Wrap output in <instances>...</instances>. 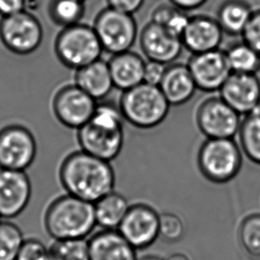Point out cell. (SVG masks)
Listing matches in <instances>:
<instances>
[{
  "instance_id": "obj_25",
  "label": "cell",
  "mask_w": 260,
  "mask_h": 260,
  "mask_svg": "<svg viewBox=\"0 0 260 260\" xmlns=\"http://www.w3.org/2000/svg\"><path fill=\"white\" fill-rule=\"evenodd\" d=\"M225 52L232 73L257 75L259 72V53L243 40L229 46Z\"/></svg>"
},
{
  "instance_id": "obj_36",
  "label": "cell",
  "mask_w": 260,
  "mask_h": 260,
  "mask_svg": "<svg viewBox=\"0 0 260 260\" xmlns=\"http://www.w3.org/2000/svg\"><path fill=\"white\" fill-rule=\"evenodd\" d=\"M26 8V0H0V17L21 13Z\"/></svg>"
},
{
  "instance_id": "obj_34",
  "label": "cell",
  "mask_w": 260,
  "mask_h": 260,
  "mask_svg": "<svg viewBox=\"0 0 260 260\" xmlns=\"http://www.w3.org/2000/svg\"><path fill=\"white\" fill-rule=\"evenodd\" d=\"M167 65L155 61L146 62L144 72V83L159 86L166 73Z\"/></svg>"
},
{
  "instance_id": "obj_7",
  "label": "cell",
  "mask_w": 260,
  "mask_h": 260,
  "mask_svg": "<svg viewBox=\"0 0 260 260\" xmlns=\"http://www.w3.org/2000/svg\"><path fill=\"white\" fill-rule=\"evenodd\" d=\"M92 27L103 50L112 55L130 51L137 39V23L133 14L111 7L97 14Z\"/></svg>"
},
{
  "instance_id": "obj_1",
  "label": "cell",
  "mask_w": 260,
  "mask_h": 260,
  "mask_svg": "<svg viewBox=\"0 0 260 260\" xmlns=\"http://www.w3.org/2000/svg\"><path fill=\"white\" fill-rule=\"evenodd\" d=\"M59 179L67 193L92 204L114 191L116 186V174L110 162L81 149L63 159Z\"/></svg>"
},
{
  "instance_id": "obj_30",
  "label": "cell",
  "mask_w": 260,
  "mask_h": 260,
  "mask_svg": "<svg viewBox=\"0 0 260 260\" xmlns=\"http://www.w3.org/2000/svg\"><path fill=\"white\" fill-rule=\"evenodd\" d=\"M50 250L61 260H90L89 242L85 238L56 241Z\"/></svg>"
},
{
  "instance_id": "obj_9",
  "label": "cell",
  "mask_w": 260,
  "mask_h": 260,
  "mask_svg": "<svg viewBox=\"0 0 260 260\" xmlns=\"http://www.w3.org/2000/svg\"><path fill=\"white\" fill-rule=\"evenodd\" d=\"M242 120L243 116L220 96L204 100L196 114L197 126L206 139H235Z\"/></svg>"
},
{
  "instance_id": "obj_13",
  "label": "cell",
  "mask_w": 260,
  "mask_h": 260,
  "mask_svg": "<svg viewBox=\"0 0 260 260\" xmlns=\"http://www.w3.org/2000/svg\"><path fill=\"white\" fill-rule=\"evenodd\" d=\"M186 65L197 89L206 92L219 91L232 73L225 52L220 49L192 54Z\"/></svg>"
},
{
  "instance_id": "obj_15",
  "label": "cell",
  "mask_w": 260,
  "mask_h": 260,
  "mask_svg": "<svg viewBox=\"0 0 260 260\" xmlns=\"http://www.w3.org/2000/svg\"><path fill=\"white\" fill-rule=\"evenodd\" d=\"M30 179L25 171L0 168V217H17L31 198Z\"/></svg>"
},
{
  "instance_id": "obj_37",
  "label": "cell",
  "mask_w": 260,
  "mask_h": 260,
  "mask_svg": "<svg viewBox=\"0 0 260 260\" xmlns=\"http://www.w3.org/2000/svg\"><path fill=\"white\" fill-rule=\"evenodd\" d=\"M208 0H170V2L174 7L185 11L196 10L199 7H203Z\"/></svg>"
},
{
  "instance_id": "obj_38",
  "label": "cell",
  "mask_w": 260,
  "mask_h": 260,
  "mask_svg": "<svg viewBox=\"0 0 260 260\" xmlns=\"http://www.w3.org/2000/svg\"><path fill=\"white\" fill-rule=\"evenodd\" d=\"M167 260H190L189 257L186 256V254L180 253H174L173 255H171Z\"/></svg>"
},
{
  "instance_id": "obj_40",
  "label": "cell",
  "mask_w": 260,
  "mask_h": 260,
  "mask_svg": "<svg viewBox=\"0 0 260 260\" xmlns=\"http://www.w3.org/2000/svg\"><path fill=\"white\" fill-rule=\"evenodd\" d=\"M45 260H61L60 257L56 256L55 254L53 253L51 250H49V253L47 255V257H46Z\"/></svg>"
},
{
  "instance_id": "obj_26",
  "label": "cell",
  "mask_w": 260,
  "mask_h": 260,
  "mask_svg": "<svg viewBox=\"0 0 260 260\" xmlns=\"http://www.w3.org/2000/svg\"><path fill=\"white\" fill-rule=\"evenodd\" d=\"M85 12V2L81 0H51L48 7L50 19L62 28L80 23Z\"/></svg>"
},
{
  "instance_id": "obj_39",
  "label": "cell",
  "mask_w": 260,
  "mask_h": 260,
  "mask_svg": "<svg viewBox=\"0 0 260 260\" xmlns=\"http://www.w3.org/2000/svg\"><path fill=\"white\" fill-rule=\"evenodd\" d=\"M138 260H167L162 258V257H158V256H155V255H148V256H145V257H141L140 259Z\"/></svg>"
},
{
  "instance_id": "obj_20",
  "label": "cell",
  "mask_w": 260,
  "mask_h": 260,
  "mask_svg": "<svg viewBox=\"0 0 260 260\" xmlns=\"http://www.w3.org/2000/svg\"><path fill=\"white\" fill-rule=\"evenodd\" d=\"M108 63L116 89L124 91L144 83L146 61L140 54L132 51L117 53Z\"/></svg>"
},
{
  "instance_id": "obj_17",
  "label": "cell",
  "mask_w": 260,
  "mask_h": 260,
  "mask_svg": "<svg viewBox=\"0 0 260 260\" xmlns=\"http://www.w3.org/2000/svg\"><path fill=\"white\" fill-rule=\"evenodd\" d=\"M224 31L216 18L208 15L190 17L181 35L183 46L192 54L219 49Z\"/></svg>"
},
{
  "instance_id": "obj_11",
  "label": "cell",
  "mask_w": 260,
  "mask_h": 260,
  "mask_svg": "<svg viewBox=\"0 0 260 260\" xmlns=\"http://www.w3.org/2000/svg\"><path fill=\"white\" fill-rule=\"evenodd\" d=\"M38 146L28 128L11 124L0 130V168L25 171L35 161Z\"/></svg>"
},
{
  "instance_id": "obj_8",
  "label": "cell",
  "mask_w": 260,
  "mask_h": 260,
  "mask_svg": "<svg viewBox=\"0 0 260 260\" xmlns=\"http://www.w3.org/2000/svg\"><path fill=\"white\" fill-rule=\"evenodd\" d=\"M44 38L39 19L24 10L0 19V41L11 53L28 55L39 49Z\"/></svg>"
},
{
  "instance_id": "obj_33",
  "label": "cell",
  "mask_w": 260,
  "mask_h": 260,
  "mask_svg": "<svg viewBox=\"0 0 260 260\" xmlns=\"http://www.w3.org/2000/svg\"><path fill=\"white\" fill-rule=\"evenodd\" d=\"M242 38L244 42L250 45L260 54V7L254 8Z\"/></svg>"
},
{
  "instance_id": "obj_18",
  "label": "cell",
  "mask_w": 260,
  "mask_h": 260,
  "mask_svg": "<svg viewBox=\"0 0 260 260\" xmlns=\"http://www.w3.org/2000/svg\"><path fill=\"white\" fill-rule=\"evenodd\" d=\"M88 242L90 260H138L136 249L117 229H103Z\"/></svg>"
},
{
  "instance_id": "obj_42",
  "label": "cell",
  "mask_w": 260,
  "mask_h": 260,
  "mask_svg": "<svg viewBox=\"0 0 260 260\" xmlns=\"http://www.w3.org/2000/svg\"><path fill=\"white\" fill-rule=\"evenodd\" d=\"M0 218H1V217H0Z\"/></svg>"
},
{
  "instance_id": "obj_28",
  "label": "cell",
  "mask_w": 260,
  "mask_h": 260,
  "mask_svg": "<svg viewBox=\"0 0 260 260\" xmlns=\"http://www.w3.org/2000/svg\"><path fill=\"white\" fill-rule=\"evenodd\" d=\"M21 229L13 223L0 221V260H16L22 243Z\"/></svg>"
},
{
  "instance_id": "obj_14",
  "label": "cell",
  "mask_w": 260,
  "mask_h": 260,
  "mask_svg": "<svg viewBox=\"0 0 260 260\" xmlns=\"http://www.w3.org/2000/svg\"><path fill=\"white\" fill-rule=\"evenodd\" d=\"M140 45L148 60L165 65L173 63L184 47L180 37L151 21L141 30Z\"/></svg>"
},
{
  "instance_id": "obj_35",
  "label": "cell",
  "mask_w": 260,
  "mask_h": 260,
  "mask_svg": "<svg viewBox=\"0 0 260 260\" xmlns=\"http://www.w3.org/2000/svg\"><path fill=\"white\" fill-rule=\"evenodd\" d=\"M108 7L126 14H134L141 9L145 0H106Z\"/></svg>"
},
{
  "instance_id": "obj_21",
  "label": "cell",
  "mask_w": 260,
  "mask_h": 260,
  "mask_svg": "<svg viewBox=\"0 0 260 260\" xmlns=\"http://www.w3.org/2000/svg\"><path fill=\"white\" fill-rule=\"evenodd\" d=\"M75 84L95 99H105L114 86L109 63L102 59L76 71Z\"/></svg>"
},
{
  "instance_id": "obj_19",
  "label": "cell",
  "mask_w": 260,
  "mask_h": 260,
  "mask_svg": "<svg viewBox=\"0 0 260 260\" xmlns=\"http://www.w3.org/2000/svg\"><path fill=\"white\" fill-rule=\"evenodd\" d=\"M159 87L171 106L186 104L197 90L187 65L181 63L170 64L166 67Z\"/></svg>"
},
{
  "instance_id": "obj_6",
  "label": "cell",
  "mask_w": 260,
  "mask_h": 260,
  "mask_svg": "<svg viewBox=\"0 0 260 260\" xmlns=\"http://www.w3.org/2000/svg\"><path fill=\"white\" fill-rule=\"evenodd\" d=\"M54 52L60 63L78 71L102 59L104 50L93 27L78 23L59 32L54 41Z\"/></svg>"
},
{
  "instance_id": "obj_5",
  "label": "cell",
  "mask_w": 260,
  "mask_h": 260,
  "mask_svg": "<svg viewBox=\"0 0 260 260\" xmlns=\"http://www.w3.org/2000/svg\"><path fill=\"white\" fill-rule=\"evenodd\" d=\"M243 155L235 139H206L199 148L197 165L209 181L225 184L239 174L243 167Z\"/></svg>"
},
{
  "instance_id": "obj_27",
  "label": "cell",
  "mask_w": 260,
  "mask_h": 260,
  "mask_svg": "<svg viewBox=\"0 0 260 260\" xmlns=\"http://www.w3.org/2000/svg\"><path fill=\"white\" fill-rule=\"evenodd\" d=\"M189 20L190 17L186 15L185 11L179 9L173 5H162L156 7L152 13L151 21L161 25L180 38Z\"/></svg>"
},
{
  "instance_id": "obj_10",
  "label": "cell",
  "mask_w": 260,
  "mask_h": 260,
  "mask_svg": "<svg viewBox=\"0 0 260 260\" xmlns=\"http://www.w3.org/2000/svg\"><path fill=\"white\" fill-rule=\"evenodd\" d=\"M97 106V101L76 84L60 87L52 102L56 119L63 126L77 131L91 120Z\"/></svg>"
},
{
  "instance_id": "obj_12",
  "label": "cell",
  "mask_w": 260,
  "mask_h": 260,
  "mask_svg": "<svg viewBox=\"0 0 260 260\" xmlns=\"http://www.w3.org/2000/svg\"><path fill=\"white\" fill-rule=\"evenodd\" d=\"M159 218L160 214L150 205L133 204L117 230L136 250L146 249L159 237Z\"/></svg>"
},
{
  "instance_id": "obj_3",
  "label": "cell",
  "mask_w": 260,
  "mask_h": 260,
  "mask_svg": "<svg viewBox=\"0 0 260 260\" xmlns=\"http://www.w3.org/2000/svg\"><path fill=\"white\" fill-rule=\"evenodd\" d=\"M44 221L46 231L56 241L83 239L97 225L94 204L66 193L49 204Z\"/></svg>"
},
{
  "instance_id": "obj_31",
  "label": "cell",
  "mask_w": 260,
  "mask_h": 260,
  "mask_svg": "<svg viewBox=\"0 0 260 260\" xmlns=\"http://www.w3.org/2000/svg\"><path fill=\"white\" fill-rule=\"evenodd\" d=\"M185 232V223L179 215L173 212L160 214L159 237L161 236L168 242H177L182 238Z\"/></svg>"
},
{
  "instance_id": "obj_4",
  "label": "cell",
  "mask_w": 260,
  "mask_h": 260,
  "mask_svg": "<svg viewBox=\"0 0 260 260\" xmlns=\"http://www.w3.org/2000/svg\"><path fill=\"white\" fill-rule=\"evenodd\" d=\"M118 107L124 121L139 129L148 130L166 119L171 104L159 86L142 83L123 91Z\"/></svg>"
},
{
  "instance_id": "obj_2",
  "label": "cell",
  "mask_w": 260,
  "mask_h": 260,
  "mask_svg": "<svg viewBox=\"0 0 260 260\" xmlns=\"http://www.w3.org/2000/svg\"><path fill=\"white\" fill-rule=\"evenodd\" d=\"M123 121L119 107L98 104L91 120L78 130L81 150L108 162L115 160L124 144Z\"/></svg>"
},
{
  "instance_id": "obj_29",
  "label": "cell",
  "mask_w": 260,
  "mask_h": 260,
  "mask_svg": "<svg viewBox=\"0 0 260 260\" xmlns=\"http://www.w3.org/2000/svg\"><path fill=\"white\" fill-rule=\"evenodd\" d=\"M240 243L247 253L260 257V213L248 215L240 225Z\"/></svg>"
},
{
  "instance_id": "obj_32",
  "label": "cell",
  "mask_w": 260,
  "mask_h": 260,
  "mask_svg": "<svg viewBox=\"0 0 260 260\" xmlns=\"http://www.w3.org/2000/svg\"><path fill=\"white\" fill-rule=\"evenodd\" d=\"M49 250L39 240H25L22 243L16 260H45Z\"/></svg>"
},
{
  "instance_id": "obj_22",
  "label": "cell",
  "mask_w": 260,
  "mask_h": 260,
  "mask_svg": "<svg viewBox=\"0 0 260 260\" xmlns=\"http://www.w3.org/2000/svg\"><path fill=\"white\" fill-rule=\"evenodd\" d=\"M253 10L247 0H224L218 7L216 19L224 33L242 36Z\"/></svg>"
},
{
  "instance_id": "obj_41",
  "label": "cell",
  "mask_w": 260,
  "mask_h": 260,
  "mask_svg": "<svg viewBox=\"0 0 260 260\" xmlns=\"http://www.w3.org/2000/svg\"><path fill=\"white\" fill-rule=\"evenodd\" d=\"M81 1H84V2H85V0H81Z\"/></svg>"
},
{
  "instance_id": "obj_24",
  "label": "cell",
  "mask_w": 260,
  "mask_h": 260,
  "mask_svg": "<svg viewBox=\"0 0 260 260\" xmlns=\"http://www.w3.org/2000/svg\"><path fill=\"white\" fill-rule=\"evenodd\" d=\"M237 136L243 155L260 166V107L243 116Z\"/></svg>"
},
{
  "instance_id": "obj_16",
  "label": "cell",
  "mask_w": 260,
  "mask_h": 260,
  "mask_svg": "<svg viewBox=\"0 0 260 260\" xmlns=\"http://www.w3.org/2000/svg\"><path fill=\"white\" fill-rule=\"evenodd\" d=\"M219 96L242 116L260 107V79L257 75L231 73L219 90Z\"/></svg>"
},
{
  "instance_id": "obj_23",
  "label": "cell",
  "mask_w": 260,
  "mask_h": 260,
  "mask_svg": "<svg viewBox=\"0 0 260 260\" xmlns=\"http://www.w3.org/2000/svg\"><path fill=\"white\" fill-rule=\"evenodd\" d=\"M130 204L122 193L112 191L94 203L97 225L103 229H117L123 221Z\"/></svg>"
}]
</instances>
